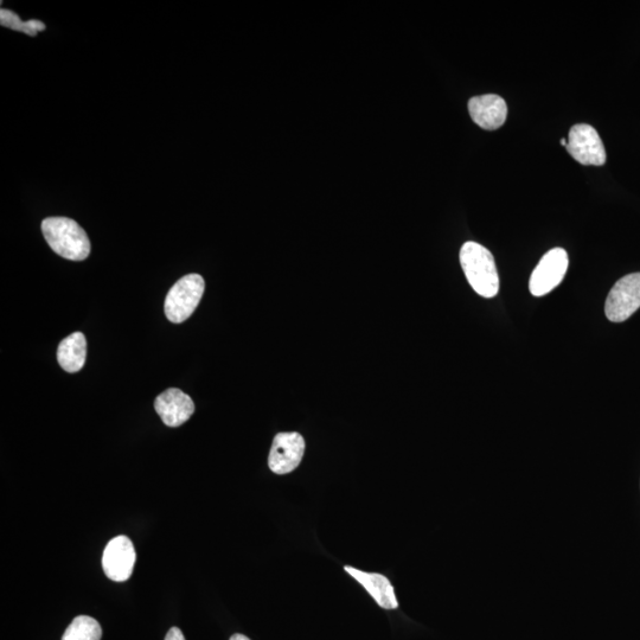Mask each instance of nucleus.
I'll use <instances>...</instances> for the list:
<instances>
[{
  "mask_svg": "<svg viewBox=\"0 0 640 640\" xmlns=\"http://www.w3.org/2000/svg\"><path fill=\"white\" fill-rule=\"evenodd\" d=\"M460 265L467 281L479 296L494 298L499 291V277L494 255L477 242L464 243L460 249Z\"/></svg>",
  "mask_w": 640,
  "mask_h": 640,
  "instance_id": "1",
  "label": "nucleus"
},
{
  "mask_svg": "<svg viewBox=\"0 0 640 640\" xmlns=\"http://www.w3.org/2000/svg\"><path fill=\"white\" fill-rule=\"evenodd\" d=\"M48 245L62 258L82 261L91 254V241L80 224L67 217H48L42 222Z\"/></svg>",
  "mask_w": 640,
  "mask_h": 640,
  "instance_id": "2",
  "label": "nucleus"
},
{
  "mask_svg": "<svg viewBox=\"0 0 640 640\" xmlns=\"http://www.w3.org/2000/svg\"><path fill=\"white\" fill-rule=\"evenodd\" d=\"M206 283L200 274L185 275L172 286L165 299V315L171 323H183L197 309Z\"/></svg>",
  "mask_w": 640,
  "mask_h": 640,
  "instance_id": "3",
  "label": "nucleus"
},
{
  "mask_svg": "<svg viewBox=\"0 0 640 640\" xmlns=\"http://www.w3.org/2000/svg\"><path fill=\"white\" fill-rule=\"evenodd\" d=\"M640 309V273L617 281L606 299L605 315L612 323H623Z\"/></svg>",
  "mask_w": 640,
  "mask_h": 640,
  "instance_id": "4",
  "label": "nucleus"
},
{
  "mask_svg": "<svg viewBox=\"0 0 640 640\" xmlns=\"http://www.w3.org/2000/svg\"><path fill=\"white\" fill-rule=\"evenodd\" d=\"M569 266L568 254L563 248H554L544 254L539 265L536 266L529 281L531 294L543 297L558 287L567 273Z\"/></svg>",
  "mask_w": 640,
  "mask_h": 640,
  "instance_id": "5",
  "label": "nucleus"
},
{
  "mask_svg": "<svg viewBox=\"0 0 640 640\" xmlns=\"http://www.w3.org/2000/svg\"><path fill=\"white\" fill-rule=\"evenodd\" d=\"M566 149L582 165L601 166L606 163V151L599 133L591 125L578 124L569 132Z\"/></svg>",
  "mask_w": 640,
  "mask_h": 640,
  "instance_id": "6",
  "label": "nucleus"
},
{
  "mask_svg": "<svg viewBox=\"0 0 640 640\" xmlns=\"http://www.w3.org/2000/svg\"><path fill=\"white\" fill-rule=\"evenodd\" d=\"M305 440L297 432L279 433L273 440L268 466L275 475H287L302 463Z\"/></svg>",
  "mask_w": 640,
  "mask_h": 640,
  "instance_id": "7",
  "label": "nucleus"
},
{
  "mask_svg": "<svg viewBox=\"0 0 640 640\" xmlns=\"http://www.w3.org/2000/svg\"><path fill=\"white\" fill-rule=\"evenodd\" d=\"M137 555L133 543L126 536L114 537L102 555V568L107 578L124 582L131 578Z\"/></svg>",
  "mask_w": 640,
  "mask_h": 640,
  "instance_id": "8",
  "label": "nucleus"
},
{
  "mask_svg": "<svg viewBox=\"0 0 640 640\" xmlns=\"http://www.w3.org/2000/svg\"><path fill=\"white\" fill-rule=\"evenodd\" d=\"M155 409L166 426L179 427L195 413V403L181 389L171 388L158 396Z\"/></svg>",
  "mask_w": 640,
  "mask_h": 640,
  "instance_id": "9",
  "label": "nucleus"
},
{
  "mask_svg": "<svg viewBox=\"0 0 640 640\" xmlns=\"http://www.w3.org/2000/svg\"><path fill=\"white\" fill-rule=\"evenodd\" d=\"M469 112L475 123L484 130L495 131L507 120V102L496 94L475 96L469 101Z\"/></svg>",
  "mask_w": 640,
  "mask_h": 640,
  "instance_id": "10",
  "label": "nucleus"
},
{
  "mask_svg": "<svg viewBox=\"0 0 640 640\" xmlns=\"http://www.w3.org/2000/svg\"><path fill=\"white\" fill-rule=\"evenodd\" d=\"M344 569L345 572L366 588L370 597L384 610H396L399 607L392 582L386 576L379 573L363 572L350 566H345Z\"/></svg>",
  "mask_w": 640,
  "mask_h": 640,
  "instance_id": "11",
  "label": "nucleus"
},
{
  "mask_svg": "<svg viewBox=\"0 0 640 640\" xmlns=\"http://www.w3.org/2000/svg\"><path fill=\"white\" fill-rule=\"evenodd\" d=\"M86 356V337L81 332H75L63 339L57 349V360L67 373H78L85 366Z\"/></svg>",
  "mask_w": 640,
  "mask_h": 640,
  "instance_id": "12",
  "label": "nucleus"
},
{
  "mask_svg": "<svg viewBox=\"0 0 640 640\" xmlns=\"http://www.w3.org/2000/svg\"><path fill=\"white\" fill-rule=\"evenodd\" d=\"M101 637V626L94 618L79 616L68 626L62 640H101Z\"/></svg>",
  "mask_w": 640,
  "mask_h": 640,
  "instance_id": "13",
  "label": "nucleus"
},
{
  "mask_svg": "<svg viewBox=\"0 0 640 640\" xmlns=\"http://www.w3.org/2000/svg\"><path fill=\"white\" fill-rule=\"evenodd\" d=\"M0 22H2L5 28L21 31L32 37L37 36L38 32L46 30V24L40 21L22 22L21 18H19L15 12L8 9H2V11H0Z\"/></svg>",
  "mask_w": 640,
  "mask_h": 640,
  "instance_id": "14",
  "label": "nucleus"
},
{
  "mask_svg": "<svg viewBox=\"0 0 640 640\" xmlns=\"http://www.w3.org/2000/svg\"><path fill=\"white\" fill-rule=\"evenodd\" d=\"M165 640H185L184 635L178 627H172L168 633H166Z\"/></svg>",
  "mask_w": 640,
  "mask_h": 640,
  "instance_id": "15",
  "label": "nucleus"
},
{
  "mask_svg": "<svg viewBox=\"0 0 640 640\" xmlns=\"http://www.w3.org/2000/svg\"><path fill=\"white\" fill-rule=\"evenodd\" d=\"M229 640H251L246 636L240 635V633H236V635H233L232 637H230Z\"/></svg>",
  "mask_w": 640,
  "mask_h": 640,
  "instance_id": "16",
  "label": "nucleus"
},
{
  "mask_svg": "<svg viewBox=\"0 0 640 640\" xmlns=\"http://www.w3.org/2000/svg\"><path fill=\"white\" fill-rule=\"evenodd\" d=\"M561 144H562L563 146H567V144H568V140H567V139H562V140H561Z\"/></svg>",
  "mask_w": 640,
  "mask_h": 640,
  "instance_id": "17",
  "label": "nucleus"
}]
</instances>
